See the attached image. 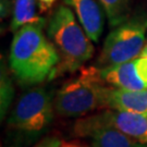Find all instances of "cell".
I'll use <instances>...</instances> for the list:
<instances>
[{"label":"cell","instance_id":"9c48e42d","mask_svg":"<svg viewBox=\"0 0 147 147\" xmlns=\"http://www.w3.org/2000/svg\"><path fill=\"white\" fill-rule=\"evenodd\" d=\"M96 69L99 79L105 84L131 90L147 89V84L137 73L134 59L126 62Z\"/></svg>","mask_w":147,"mask_h":147},{"label":"cell","instance_id":"6da1fadb","mask_svg":"<svg viewBox=\"0 0 147 147\" xmlns=\"http://www.w3.org/2000/svg\"><path fill=\"white\" fill-rule=\"evenodd\" d=\"M45 22L26 24L14 32L9 63L19 82L33 85L57 76L60 56L44 33Z\"/></svg>","mask_w":147,"mask_h":147},{"label":"cell","instance_id":"3957f363","mask_svg":"<svg viewBox=\"0 0 147 147\" xmlns=\"http://www.w3.org/2000/svg\"><path fill=\"white\" fill-rule=\"evenodd\" d=\"M105 83L99 79L96 68L82 71L78 78L60 87L53 98L56 113L61 117H82L102 109V89Z\"/></svg>","mask_w":147,"mask_h":147},{"label":"cell","instance_id":"ba28073f","mask_svg":"<svg viewBox=\"0 0 147 147\" xmlns=\"http://www.w3.org/2000/svg\"><path fill=\"white\" fill-rule=\"evenodd\" d=\"M73 10L89 39L98 42L104 31V14L97 0H63Z\"/></svg>","mask_w":147,"mask_h":147},{"label":"cell","instance_id":"8992f818","mask_svg":"<svg viewBox=\"0 0 147 147\" xmlns=\"http://www.w3.org/2000/svg\"><path fill=\"white\" fill-rule=\"evenodd\" d=\"M102 127L117 130L134 141L147 145V115L105 109L101 112L80 119L74 124L73 131L78 136L87 137L90 132Z\"/></svg>","mask_w":147,"mask_h":147},{"label":"cell","instance_id":"ac0fdd59","mask_svg":"<svg viewBox=\"0 0 147 147\" xmlns=\"http://www.w3.org/2000/svg\"><path fill=\"white\" fill-rule=\"evenodd\" d=\"M141 55L142 56H144V57H146L147 58V42L145 44V46H144V48H143L142 53H141Z\"/></svg>","mask_w":147,"mask_h":147},{"label":"cell","instance_id":"30bf717a","mask_svg":"<svg viewBox=\"0 0 147 147\" xmlns=\"http://www.w3.org/2000/svg\"><path fill=\"white\" fill-rule=\"evenodd\" d=\"M87 137H90L92 147H147L146 144L136 142L125 134L109 127L94 130Z\"/></svg>","mask_w":147,"mask_h":147},{"label":"cell","instance_id":"9a60e30c","mask_svg":"<svg viewBox=\"0 0 147 147\" xmlns=\"http://www.w3.org/2000/svg\"><path fill=\"white\" fill-rule=\"evenodd\" d=\"M62 143V140L58 135H49L33 147H61Z\"/></svg>","mask_w":147,"mask_h":147},{"label":"cell","instance_id":"e0dca14e","mask_svg":"<svg viewBox=\"0 0 147 147\" xmlns=\"http://www.w3.org/2000/svg\"><path fill=\"white\" fill-rule=\"evenodd\" d=\"M37 1H39L42 9H47V8H49L50 5H53L56 0H37Z\"/></svg>","mask_w":147,"mask_h":147},{"label":"cell","instance_id":"8fae6325","mask_svg":"<svg viewBox=\"0 0 147 147\" xmlns=\"http://www.w3.org/2000/svg\"><path fill=\"white\" fill-rule=\"evenodd\" d=\"M36 5V0H16L10 25L11 31L16 32L26 24L45 22L44 19L37 16Z\"/></svg>","mask_w":147,"mask_h":147},{"label":"cell","instance_id":"7a4b0ae2","mask_svg":"<svg viewBox=\"0 0 147 147\" xmlns=\"http://www.w3.org/2000/svg\"><path fill=\"white\" fill-rule=\"evenodd\" d=\"M47 34L60 56L57 76L80 69L94 55L92 40L68 5H60L53 13Z\"/></svg>","mask_w":147,"mask_h":147},{"label":"cell","instance_id":"7c38bea8","mask_svg":"<svg viewBox=\"0 0 147 147\" xmlns=\"http://www.w3.org/2000/svg\"><path fill=\"white\" fill-rule=\"evenodd\" d=\"M105 11L112 27L121 24L129 18L130 0H97Z\"/></svg>","mask_w":147,"mask_h":147},{"label":"cell","instance_id":"5bb4252c","mask_svg":"<svg viewBox=\"0 0 147 147\" xmlns=\"http://www.w3.org/2000/svg\"><path fill=\"white\" fill-rule=\"evenodd\" d=\"M134 62H135L136 71L140 78L147 84V58L140 55L138 57L134 59Z\"/></svg>","mask_w":147,"mask_h":147},{"label":"cell","instance_id":"5b68a950","mask_svg":"<svg viewBox=\"0 0 147 147\" xmlns=\"http://www.w3.org/2000/svg\"><path fill=\"white\" fill-rule=\"evenodd\" d=\"M53 96L44 87L30 89L21 96L7 121L10 130L27 135L40 134L51 123L55 113Z\"/></svg>","mask_w":147,"mask_h":147},{"label":"cell","instance_id":"277c9868","mask_svg":"<svg viewBox=\"0 0 147 147\" xmlns=\"http://www.w3.org/2000/svg\"><path fill=\"white\" fill-rule=\"evenodd\" d=\"M147 14L127 18L106 37L97 60V68L126 62L138 57L145 46Z\"/></svg>","mask_w":147,"mask_h":147},{"label":"cell","instance_id":"4fadbf2b","mask_svg":"<svg viewBox=\"0 0 147 147\" xmlns=\"http://www.w3.org/2000/svg\"><path fill=\"white\" fill-rule=\"evenodd\" d=\"M1 120H3V117L7 115L8 109L11 105V101L13 99V94H14V88L12 85V81L8 76V74L5 72L2 69L1 71Z\"/></svg>","mask_w":147,"mask_h":147},{"label":"cell","instance_id":"52a82bcc","mask_svg":"<svg viewBox=\"0 0 147 147\" xmlns=\"http://www.w3.org/2000/svg\"><path fill=\"white\" fill-rule=\"evenodd\" d=\"M102 108L147 115V89L131 90L113 86H104Z\"/></svg>","mask_w":147,"mask_h":147},{"label":"cell","instance_id":"2e32d148","mask_svg":"<svg viewBox=\"0 0 147 147\" xmlns=\"http://www.w3.org/2000/svg\"><path fill=\"white\" fill-rule=\"evenodd\" d=\"M61 147H84L78 141H71V142H63Z\"/></svg>","mask_w":147,"mask_h":147}]
</instances>
